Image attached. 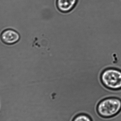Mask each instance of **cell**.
<instances>
[{
  "label": "cell",
  "mask_w": 121,
  "mask_h": 121,
  "mask_svg": "<svg viewBox=\"0 0 121 121\" xmlns=\"http://www.w3.org/2000/svg\"><path fill=\"white\" fill-rule=\"evenodd\" d=\"M97 112L104 118L113 117L121 111V100L116 97H109L102 100L97 107Z\"/></svg>",
  "instance_id": "obj_1"
},
{
  "label": "cell",
  "mask_w": 121,
  "mask_h": 121,
  "mask_svg": "<svg viewBox=\"0 0 121 121\" xmlns=\"http://www.w3.org/2000/svg\"><path fill=\"white\" fill-rule=\"evenodd\" d=\"M78 1V0H57V6L61 12L68 13L74 8Z\"/></svg>",
  "instance_id": "obj_4"
},
{
  "label": "cell",
  "mask_w": 121,
  "mask_h": 121,
  "mask_svg": "<svg viewBox=\"0 0 121 121\" xmlns=\"http://www.w3.org/2000/svg\"><path fill=\"white\" fill-rule=\"evenodd\" d=\"M101 80L104 86L113 90L121 89V71L114 68L106 69L102 72Z\"/></svg>",
  "instance_id": "obj_2"
},
{
  "label": "cell",
  "mask_w": 121,
  "mask_h": 121,
  "mask_svg": "<svg viewBox=\"0 0 121 121\" xmlns=\"http://www.w3.org/2000/svg\"><path fill=\"white\" fill-rule=\"evenodd\" d=\"M72 121H92L90 117L84 114H81L74 117Z\"/></svg>",
  "instance_id": "obj_5"
},
{
  "label": "cell",
  "mask_w": 121,
  "mask_h": 121,
  "mask_svg": "<svg viewBox=\"0 0 121 121\" xmlns=\"http://www.w3.org/2000/svg\"><path fill=\"white\" fill-rule=\"evenodd\" d=\"M20 38L18 32L12 29H7L4 30L0 35L1 41L7 45H13L19 41Z\"/></svg>",
  "instance_id": "obj_3"
}]
</instances>
